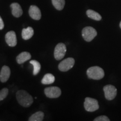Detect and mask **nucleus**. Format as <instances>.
Listing matches in <instances>:
<instances>
[{
	"mask_svg": "<svg viewBox=\"0 0 121 121\" xmlns=\"http://www.w3.org/2000/svg\"><path fill=\"white\" fill-rule=\"evenodd\" d=\"M16 97L20 105L28 108L33 104V98L32 96L25 90H19L16 92Z\"/></svg>",
	"mask_w": 121,
	"mask_h": 121,
	"instance_id": "nucleus-1",
	"label": "nucleus"
},
{
	"mask_svg": "<svg viewBox=\"0 0 121 121\" xmlns=\"http://www.w3.org/2000/svg\"><path fill=\"white\" fill-rule=\"evenodd\" d=\"M87 75L89 78L93 80H100L104 78V71L99 66H93L87 69Z\"/></svg>",
	"mask_w": 121,
	"mask_h": 121,
	"instance_id": "nucleus-2",
	"label": "nucleus"
},
{
	"mask_svg": "<svg viewBox=\"0 0 121 121\" xmlns=\"http://www.w3.org/2000/svg\"><path fill=\"white\" fill-rule=\"evenodd\" d=\"M96 35L97 31L93 27H85L82 30V36L84 40L86 42H91Z\"/></svg>",
	"mask_w": 121,
	"mask_h": 121,
	"instance_id": "nucleus-3",
	"label": "nucleus"
},
{
	"mask_svg": "<svg viewBox=\"0 0 121 121\" xmlns=\"http://www.w3.org/2000/svg\"><path fill=\"white\" fill-rule=\"evenodd\" d=\"M84 108L86 111L91 112L98 110L99 108L98 100L91 98H86L84 102Z\"/></svg>",
	"mask_w": 121,
	"mask_h": 121,
	"instance_id": "nucleus-4",
	"label": "nucleus"
},
{
	"mask_svg": "<svg viewBox=\"0 0 121 121\" xmlns=\"http://www.w3.org/2000/svg\"><path fill=\"white\" fill-rule=\"evenodd\" d=\"M66 46L63 43H60L56 46L54 51V57L57 60H62L66 54Z\"/></svg>",
	"mask_w": 121,
	"mask_h": 121,
	"instance_id": "nucleus-5",
	"label": "nucleus"
},
{
	"mask_svg": "<svg viewBox=\"0 0 121 121\" xmlns=\"http://www.w3.org/2000/svg\"><path fill=\"white\" fill-rule=\"evenodd\" d=\"M75 63V60L71 57H69L61 61L58 65V69L60 71L66 72L73 67Z\"/></svg>",
	"mask_w": 121,
	"mask_h": 121,
	"instance_id": "nucleus-6",
	"label": "nucleus"
},
{
	"mask_svg": "<svg viewBox=\"0 0 121 121\" xmlns=\"http://www.w3.org/2000/svg\"><path fill=\"white\" fill-rule=\"evenodd\" d=\"M44 94L49 98H57L60 96L62 92L60 87L52 86L46 87L44 89Z\"/></svg>",
	"mask_w": 121,
	"mask_h": 121,
	"instance_id": "nucleus-7",
	"label": "nucleus"
},
{
	"mask_svg": "<svg viewBox=\"0 0 121 121\" xmlns=\"http://www.w3.org/2000/svg\"><path fill=\"white\" fill-rule=\"evenodd\" d=\"M103 90L105 97L108 100H112L114 99L117 95V89L113 85H108L104 87Z\"/></svg>",
	"mask_w": 121,
	"mask_h": 121,
	"instance_id": "nucleus-8",
	"label": "nucleus"
},
{
	"mask_svg": "<svg viewBox=\"0 0 121 121\" xmlns=\"http://www.w3.org/2000/svg\"><path fill=\"white\" fill-rule=\"evenodd\" d=\"M5 40L10 47H13L17 44V38L16 33L13 31H10L5 35Z\"/></svg>",
	"mask_w": 121,
	"mask_h": 121,
	"instance_id": "nucleus-9",
	"label": "nucleus"
},
{
	"mask_svg": "<svg viewBox=\"0 0 121 121\" xmlns=\"http://www.w3.org/2000/svg\"><path fill=\"white\" fill-rule=\"evenodd\" d=\"M29 13L30 17L35 20H39L41 19V12L40 9L36 6L32 5L30 7Z\"/></svg>",
	"mask_w": 121,
	"mask_h": 121,
	"instance_id": "nucleus-10",
	"label": "nucleus"
},
{
	"mask_svg": "<svg viewBox=\"0 0 121 121\" xmlns=\"http://www.w3.org/2000/svg\"><path fill=\"white\" fill-rule=\"evenodd\" d=\"M11 74V70L8 66H4L0 72V81L2 82H6Z\"/></svg>",
	"mask_w": 121,
	"mask_h": 121,
	"instance_id": "nucleus-11",
	"label": "nucleus"
},
{
	"mask_svg": "<svg viewBox=\"0 0 121 121\" xmlns=\"http://www.w3.org/2000/svg\"><path fill=\"white\" fill-rule=\"evenodd\" d=\"M12 14L16 17H19L22 15V10L20 5L17 3H13L11 4Z\"/></svg>",
	"mask_w": 121,
	"mask_h": 121,
	"instance_id": "nucleus-12",
	"label": "nucleus"
},
{
	"mask_svg": "<svg viewBox=\"0 0 121 121\" xmlns=\"http://www.w3.org/2000/svg\"><path fill=\"white\" fill-rule=\"evenodd\" d=\"M31 54L28 52H22L16 57V61L18 64H22L31 58Z\"/></svg>",
	"mask_w": 121,
	"mask_h": 121,
	"instance_id": "nucleus-13",
	"label": "nucleus"
},
{
	"mask_svg": "<svg viewBox=\"0 0 121 121\" xmlns=\"http://www.w3.org/2000/svg\"><path fill=\"white\" fill-rule=\"evenodd\" d=\"M34 35V30L31 27H28L24 28L22 30V39L24 40H29L33 37Z\"/></svg>",
	"mask_w": 121,
	"mask_h": 121,
	"instance_id": "nucleus-14",
	"label": "nucleus"
},
{
	"mask_svg": "<svg viewBox=\"0 0 121 121\" xmlns=\"http://www.w3.org/2000/svg\"><path fill=\"white\" fill-rule=\"evenodd\" d=\"M55 81V77L51 73H47L44 76L41 82L44 85L53 84Z\"/></svg>",
	"mask_w": 121,
	"mask_h": 121,
	"instance_id": "nucleus-15",
	"label": "nucleus"
},
{
	"mask_svg": "<svg viewBox=\"0 0 121 121\" xmlns=\"http://www.w3.org/2000/svg\"><path fill=\"white\" fill-rule=\"evenodd\" d=\"M44 114L41 111L37 112L34 114L31 115L29 117V121H42L44 119Z\"/></svg>",
	"mask_w": 121,
	"mask_h": 121,
	"instance_id": "nucleus-16",
	"label": "nucleus"
},
{
	"mask_svg": "<svg viewBox=\"0 0 121 121\" xmlns=\"http://www.w3.org/2000/svg\"><path fill=\"white\" fill-rule=\"evenodd\" d=\"M86 15L89 18L96 21H100L102 19L101 15L92 10H88L86 11Z\"/></svg>",
	"mask_w": 121,
	"mask_h": 121,
	"instance_id": "nucleus-17",
	"label": "nucleus"
},
{
	"mask_svg": "<svg viewBox=\"0 0 121 121\" xmlns=\"http://www.w3.org/2000/svg\"><path fill=\"white\" fill-rule=\"evenodd\" d=\"M30 63L33 66V75H37L40 72V69H41L40 63L36 60H30Z\"/></svg>",
	"mask_w": 121,
	"mask_h": 121,
	"instance_id": "nucleus-18",
	"label": "nucleus"
},
{
	"mask_svg": "<svg viewBox=\"0 0 121 121\" xmlns=\"http://www.w3.org/2000/svg\"><path fill=\"white\" fill-rule=\"evenodd\" d=\"M53 5L57 10H62L64 8L65 4V0H52Z\"/></svg>",
	"mask_w": 121,
	"mask_h": 121,
	"instance_id": "nucleus-19",
	"label": "nucleus"
},
{
	"mask_svg": "<svg viewBox=\"0 0 121 121\" xmlns=\"http://www.w3.org/2000/svg\"><path fill=\"white\" fill-rule=\"evenodd\" d=\"M9 94V90L7 88H4L0 90V101L5 99Z\"/></svg>",
	"mask_w": 121,
	"mask_h": 121,
	"instance_id": "nucleus-20",
	"label": "nucleus"
},
{
	"mask_svg": "<svg viewBox=\"0 0 121 121\" xmlns=\"http://www.w3.org/2000/svg\"><path fill=\"white\" fill-rule=\"evenodd\" d=\"M94 121H109L110 119L108 118L105 116H100L99 117H96L94 120Z\"/></svg>",
	"mask_w": 121,
	"mask_h": 121,
	"instance_id": "nucleus-21",
	"label": "nucleus"
},
{
	"mask_svg": "<svg viewBox=\"0 0 121 121\" xmlns=\"http://www.w3.org/2000/svg\"><path fill=\"white\" fill-rule=\"evenodd\" d=\"M4 28V23L3 22L2 18L0 16V30H2Z\"/></svg>",
	"mask_w": 121,
	"mask_h": 121,
	"instance_id": "nucleus-22",
	"label": "nucleus"
},
{
	"mask_svg": "<svg viewBox=\"0 0 121 121\" xmlns=\"http://www.w3.org/2000/svg\"><path fill=\"white\" fill-rule=\"evenodd\" d=\"M119 26H120V28L121 29V22H120V24H119Z\"/></svg>",
	"mask_w": 121,
	"mask_h": 121,
	"instance_id": "nucleus-23",
	"label": "nucleus"
}]
</instances>
